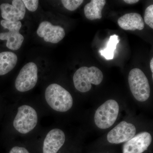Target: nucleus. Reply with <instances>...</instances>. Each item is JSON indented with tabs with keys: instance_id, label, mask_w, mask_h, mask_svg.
<instances>
[{
	"instance_id": "obj_1",
	"label": "nucleus",
	"mask_w": 153,
	"mask_h": 153,
	"mask_svg": "<svg viewBox=\"0 0 153 153\" xmlns=\"http://www.w3.org/2000/svg\"><path fill=\"white\" fill-rule=\"evenodd\" d=\"M45 99L52 109L59 112H66L73 105L71 94L60 85L53 83L49 85L45 91Z\"/></svg>"
},
{
	"instance_id": "obj_2",
	"label": "nucleus",
	"mask_w": 153,
	"mask_h": 153,
	"mask_svg": "<svg viewBox=\"0 0 153 153\" xmlns=\"http://www.w3.org/2000/svg\"><path fill=\"white\" fill-rule=\"evenodd\" d=\"M103 78L102 72L96 66H82L75 72L73 80L76 90L85 93L91 90V84L99 85L102 82Z\"/></svg>"
},
{
	"instance_id": "obj_3",
	"label": "nucleus",
	"mask_w": 153,
	"mask_h": 153,
	"mask_svg": "<svg viewBox=\"0 0 153 153\" xmlns=\"http://www.w3.org/2000/svg\"><path fill=\"white\" fill-rule=\"evenodd\" d=\"M128 81L131 91L137 100L146 101L150 95L151 88L147 77L141 69L135 68L129 73Z\"/></svg>"
},
{
	"instance_id": "obj_4",
	"label": "nucleus",
	"mask_w": 153,
	"mask_h": 153,
	"mask_svg": "<svg viewBox=\"0 0 153 153\" xmlns=\"http://www.w3.org/2000/svg\"><path fill=\"white\" fill-rule=\"evenodd\" d=\"M119 111L118 103L114 100H107L96 111L94 123L99 128H109L114 124Z\"/></svg>"
},
{
	"instance_id": "obj_5",
	"label": "nucleus",
	"mask_w": 153,
	"mask_h": 153,
	"mask_svg": "<svg viewBox=\"0 0 153 153\" xmlns=\"http://www.w3.org/2000/svg\"><path fill=\"white\" fill-rule=\"evenodd\" d=\"M38 121L36 111L32 107L25 105L18 108L13 121L14 127L20 133L27 134L35 128Z\"/></svg>"
},
{
	"instance_id": "obj_6",
	"label": "nucleus",
	"mask_w": 153,
	"mask_h": 153,
	"mask_svg": "<svg viewBox=\"0 0 153 153\" xmlns=\"http://www.w3.org/2000/svg\"><path fill=\"white\" fill-rule=\"evenodd\" d=\"M38 66L36 63H27L21 69L15 81L17 90L24 92L33 89L38 82Z\"/></svg>"
},
{
	"instance_id": "obj_7",
	"label": "nucleus",
	"mask_w": 153,
	"mask_h": 153,
	"mask_svg": "<svg viewBox=\"0 0 153 153\" xmlns=\"http://www.w3.org/2000/svg\"><path fill=\"white\" fill-rule=\"evenodd\" d=\"M136 133V128L133 124L122 121L108 132L107 138L108 142L117 144L129 140Z\"/></svg>"
},
{
	"instance_id": "obj_8",
	"label": "nucleus",
	"mask_w": 153,
	"mask_h": 153,
	"mask_svg": "<svg viewBox=\"0 0 153 153\" xmlns=\"http://www.w3.org/2000/svg\"><path fill=\"white\" fill-rule=\"evenodd\" d=\"M37 33L38 36L44 38L46 42L53 44L59 43L65 36V30L63 27L54 26L47 21H44L40 24Z\"/></svg>"
},
{
	"instance_id": "obj_9",
	"label": "nucleus",
	"mask_w": 153,
	"mask_h": 153,
	"mask_svg": "<svg viewBox=\"0 0 153 153\" xmlns=\"http://www.w3.org/2000/svg\"><path fill=\"white\" fill-rule=\"evenodd\" d=\"M1 15L4 20L16 22L23 20L26 14V7L22 1L14 0L12 4L3 3L0 5Z\"/></svg>"
},
{
	"instance_id": "obj_10",
	"label": "nucleus",
	"mask_w": 153,
	"mask_h": 153,
	"mask_svg": "<svg viewBox=\"0 0 153 153\" xmlns=\"http://www.w3.org/2000/svg\"><path fill=\"white\" fill-rule=\"evenodd\" d=\"M152 141L150 134L147 132L140 133L126 142L123 153H143L147 149Z\"/></svg>"
},
{
	"instance_id": "obj_11",
	"label": "nucleus",
	"mask_w": 153,
	"mask_h": 153,
	"mask_svg": "<svg viewBox=\"0 0 153 153\" xmlns=\"http://www.w3.org/2000/svg\"><path fill=\"white\" fill-rule=\"evenodd\" d=\"M66 137L63 131L55 128L49 132L43 145V153H57L65 143Z\"/></svg>"
},
{
	"instance_id": "obj_12",
	"label": "nucleus",
	"mask_w": 153,
	"mask_h": 153,
	"mask_svg": "<svg viewBox=\"0 0 153 153\" xmlns=\"http://www.w3.org/2000/svg\"><path fill=\"white\" fill-rule=\"evenodd\" d=\"M117 23L120 28L126 30H142L144 28L143 19L139 14L129 13L120 18Z\"/></svg>"
},
{
	"instance_id": "obj_13",
	"label": "nucleus",
	"mask_w": 153,
	"mask_h": 153,
	"mask_svg": "<svg viewBox=\"0 0 153 153\" xmlns=\"http://www.w3.org/2000/svg\"><path fill=\"white\" fill-rule=\"evenodd\" d=\"M18 57L11 52L0 53V76L4 75L12 71L18 62Z\"/></svg>"
},
{
	"instance_id": "obj_14",
	"label": "nucleus",
	"mask_w": 153,
	"mask_h": 153,
	"mask_svg": "<svg viewBox=\"0 0 153 153\" xmlns=\"http://www.w3.org/2000/svg\"><path fill=\"white\" fill-rule=\"evenodd\" d=\"M106 4L105 0H92L85 6L84 14L86 18L90 20L101 19L102 10Z\"/></svg>"
},
{
	"instance_id": "obj_15",
	"label": "nucleus",
	"mask_w": 153,
	"mask_h": 153,
	"mask_svg": "<svg viewBox=\"0 0 153 153\" xmlns=\"http://www.w3.org/2000/svg\"><path fill=\"white\" fill-rule=\"evenodd\" d=\"M24 39V36L20 34L19 31H9L0 33V40H6V46L11 50H17L20 49Z\"/></svg>"
},
{
	"instance_id": "obj_16",
	"label": "nucleus",
	"mask_w": 153,
	"mask_h": 153,
	"mask_svg": "<svg viewBox=\"0 0 153 153\" xmlns=\"http://www.w3.org/2000/svg\"><path fill=\"white\" fill-rule=\"evenodd\" d=\"M119 41L118 36L117 35H114L111 36L107 44L106 48L99 50L100 55L106 60H112L114 57V52Z\"/></svg>"
},
{
	"instance_id": "obj_17",
	"label": "nucleus",
	"mask_w": 153,
	"mask_h": 153,
	"mask_svg": "<svg viewBox=\"0 0 153 153\" xmlns=\"http://www.w3.org/2000/svg\"><path fill=\"white\" fill-rule=\"evenodd\" d=\"M1 25L3 27L7 29L9 31H19L22 27V22L20 21L12 22L2 20L1 21Z\"/></svg>"
},
{
	"instance_id": "obj_18",
	"label": "nucleus",
	"mask_w": 153,
	"mask_h": 153,
	"mask_svg": "<svg viewBox=\"0 0 153 153\" xmlns=\"http://www.w3.org/2000/svg\"><path fill=\"white\" fill-rule=\"evenodd\" d=\"M65 8L69 11L75 10L83 2L82 0H62L61 1Z\"/></svg>"
},
{
	"instance_id": "obj_19",
	"label": "nucleus",
	"mask_w": 153,
	"mask_h": 153,
	"mask_svg": "<svg viewBox=\"0 0 153 153\" xmlns=\"http://www.w3.org/2000/svg\"><path fill=\"white\" fill-rule=\"evenodd\" d=\"M144 21L146 24L153 29V5L152 4L146 9L145 12Z\"/></svg>"
},
{
	"instance_id": "obj_20",
	"label": "nucleus",
	"mask_w": 153,
	"mask_h": 153,
	"mask_svg": "<svg viewBox=\"0 0 153 153\" xmlns=\"http://www.w3.org/2000/svg\"><path fill=\"white\" fill-rule=\"evenodd\" d=\"M22 1L26 8L31 12H35L38 9L39 4L38 0H23Z\"/></svg>"
},
{
	"instance_id": "obj_21",
	"label": "nucleus",
	"mask_w": 153,
	"mask_h": 153,
	"mask_svg": "<svg viewBox=\"0 0 153 153\" xmlns=\"http://www.w3.org/2000/svg\"><path fill=\"white\" fill-rule=\"evenodd\" d=\"M10 153H30L25 148L15 146L11 149Z\"/></svg>"
},
{
	"instance_id": "obj_22",
	"label": "nucleus",
	"mask_w": 153,
	"mask_h": 153,
	"mask_svg": "<svg viewBox=\"0 0 153 153\" xmlns=\"http://www.w3.org/2000/svg\"><path fill=\"white\" fill-rule=\"evenodd\" d=\"M123 1L127 3V4H136V3L139 1V0H124Z\"/></svg>"
},
{
	"instance_id": "obj_23",
	"label": "nucleus",
	"mask_w": 153,
	"mask_h": 153,
	"mask_svg": "<svg viewBox=\"0 0 153 153\" xmlns=\"http://www.w3.org/2000/svg\"><path fill=\"white\" fill-rule=\"evenodd\" d=\"M150 68L152 73V78H153V58H152L150 62Z\"/></svg>"
}]
</instances>
